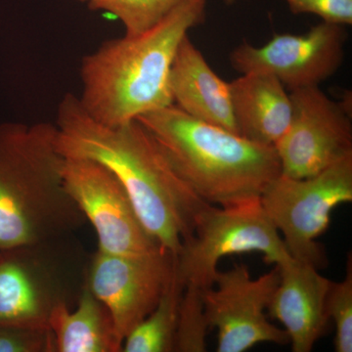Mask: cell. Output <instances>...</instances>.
<instances>
[{
	"mask_svg": "<svg viewBox=\"0 0 352 352\" xmlns=\"http://www.w3.org/2000/svg\"><path fill=\"white\" fill-rule=\"evenodd\" d=\"M279 281L277 265L256 279L244 264L217 271L214 285L201 293L210 327L217 330V352H244L261 342H289L286 331L270 323L266 314Z\"/></svg>",
	"mask_w": 352,
	"mask_h": 352,
	"instance_id": "9",
	"label": "cell"
},
{
	"mask_svg": "<svg viewBox=\"0 0 352 352\" xmlns=\"http://www.w3.org/2000/svg\"><path fill=\"white\" fill-rule=\"evenodd\" d=\"M251 252L275 265L292 258L259 199L228 207L208 204L197 217L193 238L176 256V270L184 286L205 289L214 285L220 258Z\"/></svg>",
	"mask_w": 352,
	"mask_h": 352,
	"instance_id": "6",
	"label": "cell"
},
{
	"mask_svg": "<svg viewBox=\"0 0 352 352\" xmlns=\"http://www.w3.org/2000/svg\"><path fill=\"white\" fill-rule=\"evenodd\" d=\"M292 258L316 268L326 263L316 239L338 206L352 201V155L305 178L280 175L259 197Z\"/></svg>",
	"mask_w": 352,
	"mask_h": 352,
	"instance_id": "7",
	"label": "cell"
},
{
	"mask_svg": "<svg viewBox=\"0 0 352 352\" xmlns=\"http://www.w3.org/2000/svg\"><path fill=\"white\" fill-rule=\"evenodd\" d=\"M229 83L238 133L261 144H276L291 122L288 89L274 76L258 72L241 74Z\"/></svg>",
	"mask_w": 352,
	"mask_h": 352,
	"instance_id": "15",
	"label": "cell"
},
{
	"mask_svg": "<svg viewBox=\"0 0 352 352\" xmlns=\"http://www.w3.org/2000/svg\"><path fill=\"white\" fill-rule=\"evenodd\" d=\"M227 4H233L234 2L238 1V0H224Z\"/></svg>",
	"mask_w": 352,
	"mask_h": 352,
	"instance_id": "23",
	"label": "cell"
},
{
	"mask_svg": "<svg viewBox=\"0 0 352 352\" xmlns=\"http://www.w3.org/2000/svg\"><path fill=\"white\" fill-rule=\"evenodd\" d=\"M295 15L311 14L322 22L344 25H352V0H284Z\"/></svg>",
	"mask_w": 352,
	"mask_h": 352,
	"instance_id": "22",
	"label": "cell"
},
{
	"mask_svg": "<svg viewBox=\"0 0 352 352\" xmlns=\"http://www.w3.org/2000/svg\"><path fill=\"white\" fill-rule=\"evenodd\" d=\"M197 195L210 205L259 199L281 175L276 149L197 120L173 105L138 119Z\"/></svg>",
	"mask_w": 352,
	"mask_h": 352,
	"instance_id": "4",
	"label": "cell"
},
{
	"mask_svg": "<svg viewBox=\"0 0 352 352\" xmlns=\"http://www.w3.org/2000/svg\"><path fill=\"white\" fill-rule=\"evenodd\" d=\"M90 254L73 235L0 251V326L50 329L87 286Z\"/></svg>",
	"mask_w": 352,
	"mask_h": 352,
	"instance_id": "5",
	"label": "cell"
},
{
	"mask_svg": "<svg viewBox=\"0 0 352 352\" xmlns=\"http://www.w3.org/2000/svg\"><path fill=\"white\" fill-rule=\"evenodd\" d=\"M203 289L185 285L175 336L173 351H207V337L210 324L203 302Z\"/></svg>",
	"mask_w": 352,
	"mask_h": 352,
	"instance_id": "19",
	"label": "cell"
},
{
	"mask_svg": "<svg viewBox=\"0 0 352 352\" xmlns=\"http://www.w3.org/2000/svg\"><path fill=\"white\" fill-rule=\"evenodd\" d=\"M55 126L60 154L107 166L126 189L147 232L177 256L193 238L197 217L208 203L176 171L151 132L138 120L102 124L71 94L58 106Z\"/></svg>",
	"mask_w": 352,
	"mask_h": 352,
	"instance_id": "1",
	"label": "cell"
},
{
	"mask_svg": "<svg viewBox=\"0 0 352 352\" xmlns=\"http://www.w3.org/2000/svg\"><path fill=\"white\" fill-rule=\"evenodd\" d=\"M50 329L56 352L122 351L112 315L87 286L75 307L61 305L52 312Z\"/></svg>",
	"mask_w": 352,
	"mask_h": 352,
	"instance_id": "16",
	"label": "cell"
},
{
	"mask_svg": "<svg viewBox=\"0 0 352 352\" xmlns=\"http://www.w3.org/2000/svg\"><path fill=\"white\" fill-rule=\"evenodd\" d=\"M326 312L336 325L333 342L337 352L352 351V259L349 254L346 274L340 282H332L326 298Z\"/></svg>",
	"mask_w": 352,
	"mask_h": 352,
	"instance_id": "20",
	"label": "cell"
},
{
	"mask_svg": "<svg viewBox=\"0 0 352 352\" xmlns=\"http://www.w3.org/2000/svg\"><path fill=\"white\" fill-rule=\"evenodd\" d=\"M0 352H56L50 329L0 326Z\"/></svg>",
	"mask_w": 352,
	"mask_h": 352,
	"instance_id": "21",
	"label": "cell"
},
{
	"mask_svg": "<svg viewBox=\"0 0 352 352\" xmlns=\"http://www.w3.org/2000/svg\"><path fill=\"white\" fill-rule=\"evenodd\" d=\"M175 259L166 250L138 256L99 250L90 254L87 286L107 307L122 344L157 307L173 276Z\"/></svg>",
	"mask_w": 352,
	"mask_h": 352,
	"instance_id": "12",
	"label": "cell"
},
{
	"mask_svg": "<svg viewBox=\"0 0 352 352\" xmlns=\"http://www.w3.org/2000/svg\"><path fill=\"white\" fill-rule=\"evenodd\" d=\"M186 0H88L91 10L115 16L127 36L151 29Z\"/></svg>",
	"mask_w": 352,
	"mask_h": 352,
	"instance_id": "18",
	"label": "cell"
},
{
	"mask_svg": "<svg viewBox=\"0 0 352 352\" xmlns=\"http://www.w3.org/2000/svg\"><path fill=\"white\" fill-rule=\"evenodd\" d=\"M208 0H186L140 34L110 39L82 58L80 105L96 122L118 126L173 105L170 73L178 47L203 24Z\"/></svg>",
	"mask_w": 352,
	"mask_h": 352,
	"instance_id": "2",
	"label": "cell"
},
{
	"mask_svg": "<svg viewBox=\"0 0 352 352\" xmlns=\"http://www.w3.org/2000/svg\"><path fill=\"white\" fill-rule=\"evenodd\" d=\"M184 284L176 270L154 310L122 342L124 352H173L178 309Z\"/></svg>",
	"mask_w": 352,
	"mask_h": 352,
	"instance_id": "17",
	"label": "cell"
},
{
	"mask_svg": "<svg viewBox=\"0 0 352 352\" xmlns=\"http://www.w3.org/2000/svg\"><path fill=\"white\" fill-rule=\"evenodd\" d=\"M292 119L274 145L282 175L305 178L317 175L352 155L351 113L319 87L292 90Z\"/></svg>",
	"mask_w": 352,
	"mask_h": 352,
	"instance_id": "10",
	"label": "cell"
},
{
	"mask_svg": "<svg viewBox=\"0 0 352 352\" xmlns=\"http://www.w3.org/2000/svg\"><path fill=\"white\" fill-rule=\"evenodd\" d=\"M280 281L267 308L288 333L294 352H309L325 333L326 298L332 281L311 264L291 258L277 265Z\"/></svg>",
	"mask_w": 352,
	"mask_h": 352,
	"instance_id": "13",
	"label": "cell"
},
{
	"mask_svg": "<svg viewBox=\"0 0 352 352\" xmlns=\"http://www.w3.org/2000/svg\"><path fill=\"white\" fill-rule=\"evenodd\" d=\"M51 122L0 124V251L73 235L85 226L65 186Z\"/></svg>",
	"mask_w": 352,
	"mask_h": 352,
	"instance_id": "3",
	"label": "cell"
},
{
	"mask_svg": "<svg viewBox=\"0 0 352 352\" xmlns=\"http://www.w3.org/2000/svg\"><path fill=\"white\" fill-rule=\"evenodd\" d=\"M63 178L67 191L97 233V250L129 256L164 250L147 232L126 189L107 166L65 157Z\"/></svg>",
	"mask_w": 352,
	"mask_h": 352,
	"instance_id": "8",
	"label": "cell"
},
{
	"mask_svg": "<svg viewBox=\"0 0 352 352\" xmlns=\"http://www.w3.org/2000/svg\"><path fill=\"white\" fill-rule=\"evenodd\" d=\"M78 1H80V2H87L88 0H78Z\"/></svg>",
	"mask_w": 352,
	"mask_h": 352,
	"instance_id": "24",
	"label": "cell"
},
{
	"mask_svg": "<svg viewBox=\"0 0 352 352\" xmlns=\"http://www.w3.org/2000/svg\"><path fill=\"white\" fill-rule=\"evenodd\" d=\"M344 25L321 22L302 34H274L267 43L240 44L230 54V63L240 74H267L287 89L319 87L335 75L344 58Z\"/></svg>",
	"mask_w": 352,
	"mask_h": 352,
	"instance_id": "11",
	"label": "cell"
},
{
	"mask_svg": "<svg viewBox=\"0 0 352 352\" xmlns=\"http://www.w3.org/2000/svg\"><path fill=\"white\" fill-rule=\"evenodd\" d=\"M170 90L173 104L187 115L238 133L230 83L215 73L189 36L176 53Z\"/></svg>",
	"mask_w": 352,
	"mask_h": 352,
	"instance_id": "14",
	"label": "cell"
}]
</instances>
